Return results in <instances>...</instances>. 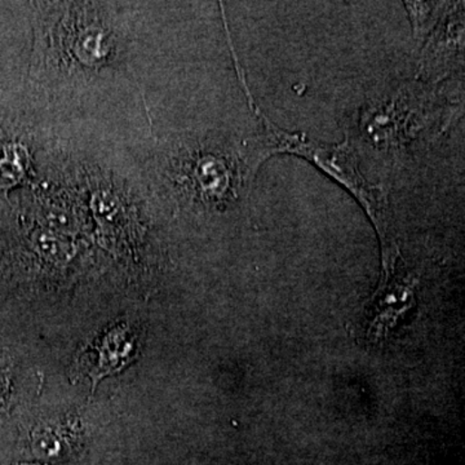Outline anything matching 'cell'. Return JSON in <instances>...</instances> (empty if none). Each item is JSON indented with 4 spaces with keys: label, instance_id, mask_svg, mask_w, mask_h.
Returning a JSON list of instances; mask_svg holds the SVG:
<instances>
[{
    "label": "cell",
    "instance_id": "6da1fadb",
    "mask_svg": "<svg viewBox=\"0 0 465 465\" xmlns=\"http://www.w3.org/2000/svg\"><path fill=\"white\" fill-rule=\"evenodd\" d=\"M42 18L38 36L42 66L48 72H94L108 65L118 41L97 8L63 3Z\"/></svg>",
    "mask_w": 465,
    "mask_h": 465
},
{
    "label": "cell",
    "instance_id": "7a4b0ae2",
    "mask_svg": "<svg viewBox=\"0 0 465 465\" xmlns=\"http://www.w3.org/2000/svg\"><path fill=\"white\" fill-rule=\"evenodd\" d=\"M243 84L250 99L251 108L265 125L266 143L264 152L260 158L268 157L274 153H292L313 162L316 166L330 174L336 182L341 183L354 197L358 198L371 217L376 228L379 229L381 235L384 234V210H382L381 194L363 179L358 167L356 155L349 146V143L344 142L341 145H324V143L300 139L298 134L283 133L262 114V110L252 100L246 82L243 81Z\"/></svg>",
    "mask_w": 465,
    "mask_h": 465
},
{
    "label": "cell",
    "instance_id": "3957f363",
    "mask_svg": "<svg viewBox=\"0 0 465 465\" xmlns=\"http://www.w3.org/2000/svg\"><path fill=\"white\" fill-rule=\"evenodd\" d=\"M384 274L374 299L366 309L363 331L367 341L382 342L396 331L415 307V281L400 258L393 244L382 251Z\"/></svg>",
    "mask_w": 465,
    "mask_h": 465
},
{
    "label": "cell",
    "instance_id": "277c9868",
    "mask_svg": "<svg viewBox=\"0 0 465 465\" xmlns=\"http://www.w3.org/2000/svg\"><path fill=\"white\" fill-rule=\"evenodd\" d=\"M134 335L125 326L112 330L97 345V361L90 375L94 384L105 375L118 371L128 363L134 351Z\"/></svg>",
    "mask_w": 465,
    "mask_h": 465
},
{
    "label": "cell",
    "instance_id": "5b68a950",
    "mask_svg": "<svg viewBox=\"0 0 465 465\" xmlns=\"http://www.w3.org/2000/svg\"><path fill=\"white\" fill-rule=\"evenodd\" d=\"M73 434L64 433V428L45 427L33 433L30 449L43 463L61 459L72 450Z\"/></svg>",
    "mask_w": 465,
    "mask_h": 465
},
{
    "label": "cell",
    "instance_id": "8992f818",
    "mask_svg": "<svg viewBox=\"0 0 465 465\" xmlns=\"http://www.w3.org/2000/svg\"><path fill=\"white\" fill-rule=\"evenodd\" d=\"M8 393V379L7 376L0 375V411L2 407L5 406V399Z\"/></svg>",
    "mask_w": 465,
    "mask_h": 465
}]
</instances>
